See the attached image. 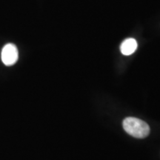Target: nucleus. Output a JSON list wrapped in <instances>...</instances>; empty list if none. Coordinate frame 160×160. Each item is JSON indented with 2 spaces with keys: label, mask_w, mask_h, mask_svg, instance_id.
I'll return each instance as SVG.
<instances>
[{
  "label": "nucleus",
  "mask_w": 160,
  "mask_h": 160,
  "mask_svg": "<svg viewBox=\"0 0 160 160\" xmlns=\"http://www.w3.org/2000/svg\"><path fill=\"white\" fill-rule=\"evenodd\" d=\"M123 128L132 137L143 139L150 133V127L145 122L134 117H128L124 119Z\"/></svg>",
  "instance_id": "1"
},
{
  "label": "nucleus",
  "mask_w": 160,
  "mask_h": 160,
  "mask_svg": "<svg viewBox=\"0 0 160 160\" xmlns=\"http://www.w3.org/2000/svg\"><path fill=\"white\" fill-rule=\"evenodd\" d=\"M2 60L3 63L7 66L14 65L19 57V53L17 46L12 43L7 44L2 51Z\"/></svg>",
  "instance_id": "2"
},
{
  "label": "nucleus",
  "mask_w": 160,
  "mask_h": 160,
  "mask_svg": "<svg viewBox=\"0 0 160 160\" xmlns=\"http://www.w3.org/2000/svg\"><path fill=\"white\" fill-rule=\"evenodd\" d=\"M137 49V42L135 39L133 38H128L124 40L120 46L122 53L123 55L129 56L133 54Z\"/></svg>",
  "instance_id": "3"
}]
</instances>
